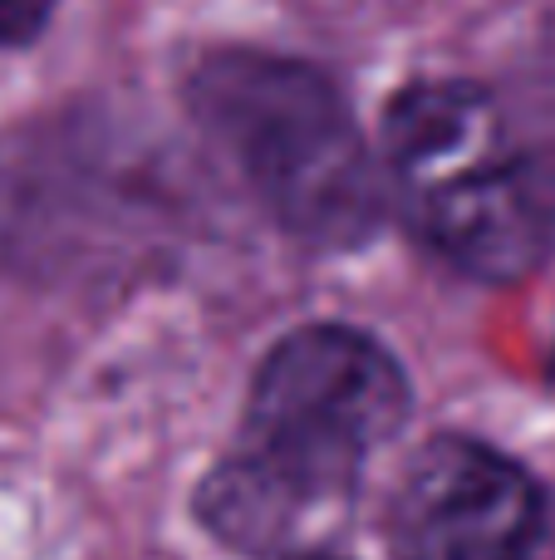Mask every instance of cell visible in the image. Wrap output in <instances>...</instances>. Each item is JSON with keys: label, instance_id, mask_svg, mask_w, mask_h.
<instances>
[{"label": "cell", "instance_id": "obj_5", "mask_svg": "<svg viewBox=\"0 0 555 560\" xmlns=\"http://www.w3.org/2000/svg\"><path fill=\"white\" fill-rule=\"evenodd\" d=\"M59 0H0V49H25L49 30Z\"/></svg>", "mask_w": 555, "mask_h": 560}, {"label": "cell", "instance_id": "obj_6", "mask_svg": "<svg viewBox=\"0 0 555 560\" xmlns=\"http://www.w3.org/2000/svg\"><path fill=\"white\" fill-rule=\"evenodd\" d=\"M546 378L555 384V349H551V359H546Z\"/></svg>", "mask_w": 555, "mask_h": 560}, {"label": "cell", "instance_id": "obj_3", "mask_svg": "<svg viewBox=\"0 0 555 560\" xmlns=\"http://www.w3.org/2000/svg\"><path fill=\"white\" fill-rule=\"evenodd\" d=\"M389 212L458 276L511 285L555 256V173L477 79H409L383 104Z\"/></svg>", "mask_w": 555, "mask_h": 560}, {"label": "cell", "instance_id": "obj_2", "mask_svg": "<svg viewBox=\"0 0 555 560\" xmlns=\"http://www.w3.org/2000/svg\"><path fill=\"white\" fill-rule=\"evenodd\" d=\"M182 108L305 252H364L393 217L379 148L364 138L340 79L315 59L212 45L182 74Z\"/></svg>", "mask_w": 555, "mask_h": 560}, {"label": "cell", "instance_id": "obj_1", "mask_svg": "<svg viewBox=\"0 0 555 560\" xmlns=\"http://www.w3.org/2000/svg\"><path fill=\"white\" fill-rule=\"evenodd\" d=\"M409 408V374L369 329H291L256 369L236 443L197 487V516L236 551H275L350 497Z\"/></svg>", "mask_w": 555, "mask_h": 560}, {"label": "cell", "instance_id": "obj_7", "mask_svg": "<svg viewBox=\"0 0 555 560\" xmlns=\"http://www.w3.org/2000/svg\"><path fill=\"white\" fill-rule=\"evenodd\" d=\"M295 560H340V556H295Z\"/></svg>", "mask_w": 555, "mask_h": 560}, {"label": "cell", "instance_id": "obj_4", "mask_svg": "<svg viewBox=\"0 0 555 560\" xmlns=\"http://www.w3.org/2000/svg\"><path fill=\"white\" fill-rule=\"evenodd\" d=\"M546 541V492L497 447L442 433L403 467L389 506L393 560H541Z\"/></svg>", "mask_w": 555, "mask_h": 560}]
</instances>
